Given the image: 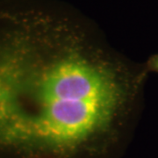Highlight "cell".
<instances>
[{"instance_id": "1", "label": "cell", "mask_w": 158, "mask_h": 158, "mask_svg": "<svg viewBox=\"0 0 158 158\" xmlns=\"http://www.w3.org/2000/svg\"><path fill=\"white\" fill-rule=\"evenodd\" d=\"M7 26L0 29V145L68 158L114 135L144 73L68 27L35 17Z\"/></svg>"}, {"instance_id": "2", "label": "cell", "mask_w": 158, "mask_h": 158, "mask_svg": "<svg viewBox=\"0 0 158 158\" xmlns=\"http://www.w3.org/2000/svg\"><path fill=\"white\" fill-rule=\"evenodd\" d=\"M146 70L158 73V54L153 56L148 59L146 65Z\"/></svg>"}]
</instances>
